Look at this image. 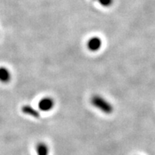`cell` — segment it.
Returning <instances> with one entry per match:
<instances>
[{
  "instance_id": "obj_2",
  "label": "cell",
  "mask_w": 155,
  "mask_h": 155,
  "mask_svg": "<svg viewBox=\"0 0 155 155\" xmlns=\"http://www.w3.org/2000/svg\"><path fill=\"white\" fill-rule=\"evenodd\" d=\"M39 109L43 112L50 111L54 108V100L51 97H44L40 99L39 104Z\"/></svg>"
},
{
  "instance_id": "obj_5",
  "label": "cell",
  "mask_w": 155,
  "mask_h": 155,
  "mask_svg": "<svg viewBox=\"0 0 155 155\" xmlns=\"http://www.w3.org/2000/svg\"><path fill=\"white\" fill-rule=\"evenodd\" d=\"M11 79V73L10 70L6 67H0V82L2 83H9Z\"/></svg>"
},
{
  "instance_id": "obj_3",
  "label": "cell",
  "mask_w": 155,
  "mask_h": 155,
  "mask_svg": "<svg viewBox=\"0 0 155 155\" xmlns=\"http://www.w3.org/2000/svg\"><path fill=\"white\" fill-rule=\"evenodd\" d=\"M102 39L98 36H93V37L90 38L87 43V47L88 50L92 52H96V51H99L102 47Z\"/></svg>"
},
{
  "instance_id": "obj_1",
  "label": "cell",
  "mask_w": 155,
  "mask_h": 155,
  "mask_svg": "<svg viewBox=\"0 0 155 155\" xmlns=\"http://www.w3.org/2000/svg\"><path fill=\"white\" fill-rule=\"evenodd\" d=\"M90 102L94 108L98 109L104 114H110L114 112L113 105L99 94H94L91 97Z\"/></svg>"
},
{
  "instance_id": "obj_4",
  "label": "cell",
  "mask_w": 155,
  "mask_h": 155,
  "mask_svg": "<svg viewBox=\"0 0 155 155\" xmlns=\"http://www.w3.org/2000/svg\"><path fill=\"white\" fill-rule=\"evenodd\" d=\"M21 111L23 114L29 115V116L32 117L38 118L40 116L39 111L35 110V109H34L31 106H29V105H25V106H22Z\"/></svg>"
},
{
  "instance_id": "obj_6",
  "label": "cell",
  "mask_w": 155,
  "mask_h": 155,
  "mask_svg": "<svg viewBox=\"0 0 155 155\" xmlns=\"http://www.w3.org/2000/svg\"><path fill=\"white\" fill-rule=\"evenodd\" d=\"M35 151L37 153V155H49L50 150L47 143L43 142H39L35 147Z\"/></svg>"
},
{
  "instance_id": "obj_7",
  "label": "cell",
  "mask_w": 155,
  "mask_h": 155,
  "mask_svg": "<svg viewBox=\"0 0 155 155\" xmlns=\"http://www.w3.org/2000/svg\"><path fill=\"white\" fill-rule=\"evenodd\" d=\"M114 0H98V2L103 6H106L108 7L110 5H112Z\"/></svg>"
}]
</instances>
